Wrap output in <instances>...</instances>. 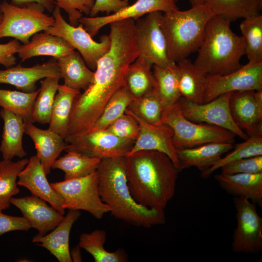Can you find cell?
I'll list each match as a JSON object with an SVG mask.
<instances>
[{
	"label": "cell",
	"mask_w": 262,
	"mask_h": 262,
	"mask_svg": "<svg viewBox=\"0 0 262 262\" xmlns=\"http://www.w3.org/2000/svg\"><path fill=\"white\" fill-rule=\"evenodd\" d=\"M111 46L98 60L89 87L77 97L74 114L81 120L94 124L112 97L125 85L131 64L138 57L135 20L127 18L109 24Z\"/></svg>",
	"instance_id": "6da1fadb"
},
{
	"label": "cell",
	"mask_w": 262,
	"mask_h": 262,
	"mask_svg": "<svg viewBox=\"0 0 262 262\" xmlns=\"http://www.w3.org/2000/svg\"><path fill=\"white\" fill-rule=\"evenodd\" d=\"M128 185L133 199L150 209H164L175 195L180 171L164 153L140 150L124 157Z\"/></svg>",
	"instance_id": "7a4b0ae2"
},
{
	"label": "cell",
	"mask_w": 262,
	"mask_h": 262,
	"mask_svg": "<svg viewBox=\"0 0 262 262\" xmlns=\"http://www.w3.org/2000/svg\"><path fill=\"white\" fill-rule=\"evenodd\" d=\"M97 172L101 199L115 218L144 228L165 223L164 209L145 207L132 197L128 185L124 157L101 160Z\"/></svg>",
	"instance_id": "3957f363"
},
{
	"label": "cell",
	"mask_w": 262,
	"mask_h": 262,
	"mask_svg": "<svg viewBox=\"0 0 262 262\" xmlns=\"http://www.w3.org/2000/svg\"><path fill=\"white\" fill-rule=\"evenodd\" d=\"M230 25L214 16L206 25L193 64L207 76L226 75L243 66L240 60L246 54L245 40L231 30Z\"/></svg>",
	"instance_id": "277c9868"
},
{
	"label": "cell",
	"mask_w": 262,
	"mask_h": 262,
	"mask_svg": "<svg viewBox=\"0 0 262 262\" xmlns=\"http://www.w3.org/2000/svg\"><path fill=\"white\" fill-rule=\"evenodd\" d=\"M214 16L205 3L163 13L160 24L165 36L170 59L177 63L197 51L206 25Z\"/></svg>",
	"instance_id": "5b68a950"
},
{
	"label": "cell",
	"mask_w": 262,
	"mask_h": 262,
	"mask_svg": "<svg viewBox=\"0 0 262 262\" xmlns=\"http://www.w3.org/2000/svg\"><path fill=\"white\" fill-rule=\"evenodd\" d=\"M161 123L166 124L173 131V144L181 149L199 147L212 143L233 144V132L213 125L197 123L186 118L182 113L179 101L163 112Z\"/></svg>",
	"instance_id": "8992f818"
},
{
	"label": "cell",
	"mask_w": 262,
	"mask_h": 262,
	"mask_svg": "<svg viewBox=\"0 0 262 262\" xmlns=\"http://www.w3.org/2000/svg\"><path fill=\"white\" fill-rule=\"evenodd\" d=\"M3 18L0 24V40L13 37L26 44L35 33L45 31L54 23L53 16L36 2L17 6L4 0L0 4Z\"/></svg>",
	"instance_id": "52a82bcc"
},
{
	"label": "cell",
	"mask_w": 262,
	"mask_h": 262,
	"mask_svg": "<svg viewBox=\"0 0 262 262\" xmlns=\"http://www.w3.org/2000/svg\"><path fill=\"white\" fill-rule=\"evenodd\" d=\"M50 184L62 196L65 210H84L98 219L110 212L99 196L97 170L82 177Z\"/></svg>",
	"instance_id": "ba28073f"
},
{
	"label": "cell",
	"mask_w": 262,
	"mask_h": 262,
	"mask_svg": "<svg viewBox=\"0 0 262 262\" xmlns=\"http://www.w3.org/2000/svg\"><path fill=\"white\" fill-rule=\"evenodd\" d=\"M54 23L45 32L60 36L77 49L87 66L95 70L98 60L108 50L111 40L109 35H103L97 42L79 23L74 26L68 23L61 15V9L55 6L52 11Z\"/></svg>",
	"instance_id": "9c48e42d"
},
{
	"label": "cell",
	"mask_w": 262,
	"mask_h": 262,
	"mask_svg": "<svg viewBox=\"0 0 262 262\" xmlns=\"http://www.w3.org/2000/svg\"><path fill=\"white\" fill-rule=\"evenodd\" d=\"M162 15L161 12H153L135 21L138 57L151 66L166 67L176 64L168 56L166 40L160 24Z\"/></svg>",
	"instance_id": "30bf717a"
},
{
	"label": "cell",
	"mask_w": 262,
	"mask_h": 262,
	"mask_svg": "<svg viewBox=\"0 0 262 262\" xmlns=\"http://www.w3.org/2000/svg\"><path fill=\"white\" fill-rule=\"evenodd\" d=\"M237 225L231 243L235 253L257 254L262 249V218L256 204L244 197H234Z\"/></svg>",
	"instance_id": "8fae6325"
},
{
	"label": "cell",
	"mask_w": 262,
	"mask_h": 262,
	"mask_svg": "<svg viewBox=\"0 0 262 262\" xmlns=\"http://www.w3.org/2000/svg\"><path fill=\"white\" fill-rule=\"evenodd\" d=\"M65 140L68 143L66 151H75L100 160L125 157L135 142L133 140L119 137L106 130L91 131L82 136L69 137Z\"/></svg>",
	"instance_id": "7c38bea8"
},
{
	"label": "cell",
	"mask_w": 262,
	"mask_h": 262,
	"mask_svg": "<svg viewBox=\"0 0 262 262\" xmlns=\"http://www.w3.org/2000/svg\"><path fill=\"white\" fill-rule=\"evenodd\" d=\"M231 92L223 94L206 103L197 104L181 97L179 100L182 113L189 120L206 123L226 129L245 140L247 134L233 121L229 101Z\"/></svg>",
	"instance_id": "4fadbf2b"
},
{
	"label": "cell",
	"mask_w": 262,
	"mask_h": 262,
	"mask_svg": "<svg viewBox=\"0 0 262 262\" xmlns=\"http://www.w3.org/2000/svg\"><path fill=\"white\" fill-rule=\"evenodd\" d=\"M262 90V62H248L237 70L224 75L207 76L204 102L228 92Z\"/></svg>",
	"instance_id": "5bb4252c"
},
{
	"label": "cell",
	"mask_w": 262,
	"mask_h": 262,
	"mask_svg": "<svg viewBox=\"0 0 262 262\" xmlns=\"http://www.w3.org/2000/svg\"><path fill=\"white\" fill-rule=\"evenodd\" d=\"M231 117L248 136L262 135V90L231 92L229 101Z\"/></svg>",
	"instance_id": "9a60e30c"
},
{
	"label": "cell",
	"mask_w": 262,
	"mask_h": 262,
	"mask_svg": "<svg viewBox=\"0 0 262 262\" xmlns=\"http://www.w3.org/2000/svg\"><path fill=\"white\" fill-rule=\"evenodd\" d=\"M178 0H137L119 11L102 16L82 17L79 20L93 37L103 26L114 21L127 18L135 21L148 13L160 11L163 13L178 9Z\"/></svg>",
	"instance_id": "2e32d148"
},
{
	"label": "cell",
	"mask_w": 262,
	"mask_h": 262,
	"mask_svg": "<svg viewBox=\"0 0 262 262\" xmlns=\"http://www.w3.org/2000/svg\"><path fill=\"white\" fill-rule=\"evenodd\" d=\"M125 113L133 116L139 126L138 137L128 155L140 150L158 151L167 155L178 168L177 150L172 142L173 135L172 130L168 125L164 123L159 124L148 123L128 109Z\"/></svg>",
	"instance_id": "e0dca14e"
},
{
	"label": "cell",
	"mask_w": 262,
	"mask_h": 262,
	"mask_svg": "<svg viewBox=\"0 0 262 262\" xmlns=\"http://www.w3.org/2000/svg\"><path fill=\"white\" fill-rule=\"evenodd\" d=\"M10 203L17 207L31 228L39 237L52 230L63 219L64 216L43 199L33 195L22 197H12Z\"/></svg>",
	"instance_id": "ac0fdd59"
},
{
	"label": "cell",
	"mask_w": 262,
	"mask_h": 262,
	"mask_svg": "<svg viewBox=\"0 0 262 262\" xmlns=\"http://www.w3.org/2000/svg\"><path fill=\"white\" fill-rule=\"evenodd\" d=\"M42 164L36 155L32 156L24 169L19 173L17 185L27 188L32 195L49 203L51 207L64 215L62 196L51 186L46 177Z\"/></svg>",
	"instance_id": "d6986e66"
},
{
	"label": "cell",
	"mask_w": 262,
	"mask_h": 262,
	"mask_svg": "<svg viewBox=\"0 0 262 262\" xmlns=\"http://www.w3.org/2000/svg\"><path fill=\"white\" fill-rule=\"evenodd\" d=\"M49 76L62 79L57 62L53 58L31 67L18 65L0 69V83L10 84L20 91L32 92L36 90L37 81Z\"/></svg>",
	"instance_id": "ffe728a7"
},
{
	"label": "cell",
	"mask_w": 262,
	"mask_h": 262,
	"mask_svg": "<svg viewBox=\"0 0 262 262\" xmlns=\"http://www.w3.org/2000/svg\"><path fill=\"white\" fill-rule=\"evenodd\" d=\"M25 133L34 143L36 155L42 164L46 175L50 173L51 166L63 150L68 146L63 137L49 129L43 130L35 126L33 122H26Z\"/></svg>",
	"instance_id": "44dd1931"
},
{
	"label": "cell",
	"mask_w": 262,
	"mask_h": 262,
	"mask_svg": "<svg viewBox=\"0 0 262 262\" xmlns=\"http://www.w3.org/2000/svg\"><path fill=\"white\" fill-rule=\"evenodd\" d=\"M80 215L78 210H69L51 232L41 237H33L32 242L47 249L59 262H72L69 246V235L73 224Z\"/></svg>",
	"instance_id": "7402d4cb"
},
{
	"label": "cell",
	"mask_w": 262,
	"mask_h": 262,
	"mask_svg": "<svg viewBox=\"0 0 262 262\" xmlns=\"http://www.w3.org/2000/svg\"><path fill=\"white\" fill-rule=\"evenodd\" d=\"M233 148V144L212 143L199 147L177 149L178 169L191 167L203 172L213 165L221 156Z\"/></svg>",
	"instance_id": "603a6c76"
},
{
	"label": "cell",
	"mask_w": 262,
	"mask_h": 262,
	"mask_svg": "<svg viewBox=\"0 0 262 262\" xmlns=\"http://www.w3.org/2000/svg\"><path fill=\"white\" fill-rule=\"evenodd\" d=\"M220 186L234 197H244L262 207V173L219 174L214 176Z\"/></svg>",
	"instance_id": "cb8c5ba5"
},
{
	"label": "cell",
	"mask_w": 262,
	"mask_h": 262,
	"mask_svg": "<svg viewBox=\"0 0 262 262\" xmlns=\"http://www.w3.org/2000/svg\"><path fill=\"white\" fill-rule=\"evenodd\" d=\"M75 49L64 39L45 32L35 33L26 44L20 45L17 54L21 62L33 57L48 56L55 60Z\"/></svg>",
	"instance_id": "d4e9b609"
},
{
	"label": "cell",
	"mask_w": 262,
	"mask_h": 262,
	"mask_svg": "<svg viewBox=\"0 0 262 262\" xmlns=\"http://www.w3.org/2000/svg\"><path fill=\"white\" fill-rule=\"evenodd\" d=\"M0 116L3 121L0 145L3 159L12 160L15 157L23 158L27 155L22 144L26 123L20 116L2 108Z\"/></svg>",
	"instance_id": "484cf974"
},
{
	"label": "cell",
	"mask_w": 262,
	"mask_h": 262,
	"mask_svg": "<svg viewBox=\"0 0 262 262\" xmlns=\"http://www.w3.org/2000/svg\"><path fill=\"white\" fill-rule=\"evenodd\" d=\"M64 84L80 91L85 90L94 76L78 51L75 50L55 60Z\"/></svg>",
	"instance_id": "4316f807"
},
{
	"label": "cell",
	"mask_w": 262,
	"mask_h": 262,
	"mask_svg": "<svg viewBox=\"0 0 262 262\" xmlns=\"http://www.w3.org/2000/svg\"><path fill=\"white\" fill-rule=\"evenodd\" d=\"M176 64L181 97L197 104L203 103L207 75L197 68L187 58L180 60Z\"/></svg>",
	"instance_id": "83f0119b"
},
{
	"label": "cell",
	"mask_w": 262,
	"mask_h": 262,
	"mask_svg": "<svg viewBox=\"0 0 262 262\" xmlns=\"http://www.w3.org/2000/svg\"><path fill=\"white\" fill-rule=\"evenodd\" d=\"M80 91L65 84H59L52 108L49 129L65 139L66 136L75 100Z\"/></svg>",
	"instance_id": "f1b7e54d"
},
{
	"label": "cell",
	"mask_w": 262,
	"mask_h": 262,
	"mask_svg": "<svg viewBox=\"0 0 262 262\" xmlns=\"http://www.w3.org/2000/svg\"><path fill=\"white\" fill-rule=\"evenodd\" d=\"M214 16L231 22L260 15L262 0H205Z\"/></svg>",
	"instance_id": "f546056e"
},
{
	"label": "cell",
	"mask_w": 262,
	"mask_h": 262,
	"mask_svg": "<svg viewBox=\"0 0 262 262\" xmlns=\"http://www.w3.org/2000/svg\"><path fill=\"white\" fill-rule=\"evenodd\" d=\"M152 72L164 112L178 103L181 97L179 86L178 66L176 63L166 67L154 65Z\"/></svg>",
	"instance_id": "4dcf8cb0"
},
{
	"label": "cell",
	"mask_w": 262,
	"mask_h": 262,
	"mask_svg": "<svg viewBox=\"0 0 262 262\" xmlns=\"http://www.w3.org/2000/svg\"><path fill=\"white\" fill-rule=\"evenodd\" d=\"M66 154L58 158L51 166L64 173V180L78 178L97 170L101 160L84 155L78 152L67 150Z\"/></svg>",
	"instance_id": "1f68e13d"
},
{
	"label": "cell",
	"mask_w": 262,
	"mask_h": 262,
	"mask_svg": "<svg viewBox=\"0 0 262 262\" xmlns=\"http://www.w3.org/2000/svg\"><path fill=\"white\" fill-rule=\"evenodd\" d=\"M28 161L27 158L16 162L4 159L0 161V212L8 209L11 198L19 193L18 176Z\"/></svg>",
	"instance_id": "d6a6232c"
},
{
	"label": "cell",
	"mask_w": 262,
	"mask_h": 262,
	"mask_svg": "<svg viewBox=\"0 0 262 262\" xmlns=\"http://www.w3.org/2000/svg\"><path fill=\"white\" fill-rule=\"evenodd\" d=\"M106 238V231L96 229L90 233H82L79 238V245L93 257L96 262H125L127 255L123 249L114 252L107 251L104 246Z\"/></svg>",
	"instance_id": "836d02e7"
},
{
	"label": "cell",
	"mask_w": 262,
	"mask_h": 262,
	"mask_svg": "<svg viewBox=\"0 0 262 262\" xmlns=\"http://www.w3.org/2000/svg\"><path fill=\"white\" fill-rule=\"evenodd\" d=\"M151 66L138 57L131 64L125 76V86L135 98L142 96L156 88V82Z\"/></svg>",
	"instance_id": "e575fe53"
},
{
	"label": "cell",
	"mask_w": 262,
	"mask_h": 262,
	"mask_svg": "<svg viewBox=\"0 0 262 262\" xmlns=\"http://www.w3.org/2000/svg\"><path fill=\"white\" fill-rule=\"evenodd\" d=\"M60 78L49 76L40 80L39 93L33 106V122L41 124L49 123L55 96L59 86Z\"/></svg>",
	"instance_id": "d590c367"
},
{
	"label": "cell",
	"mask_w": 262,
	"mask_h": 262,
	"mask_svg": "<svg viewBox=\"0 0 262 262\" xmlns=\"http://www.w3.org/2000/svg\"><path fill=\"white\" fill-rule=\"evenodd\" d=\"M39 89L32 92L0 88V106L21 117L24 122H33V108Z\"/></svg>",
	"instance_id": "8d00e7d4"
},
{
	"label": "cell",
	"mask_w": 262,
	"mask_h": 262,
	"mask_svg": "<svg viewBox=\"0 0 262 262\" xmlns=\"http://www.w3.org/2000/svg\"><path fill=\"white\" fill-rule=\"evenodd\" d=\"M240 28L246 46L248 62H262V16L244 18Z\"/></svg>",
	"instance_id": "74e56055"
},
{
	"label": "cell",
	"mask_w": 262,
	"mask_h": 262,
	"mask_svg": "<svg viewBox=\"0 0 262 262\" xmlns=\"http://www.w3.org/2000/svg\"><path fill=\"white\" fill-rule=\"evenodd\" d=\"M134 99L125 85L120 88L108 102L91 131L106 130L125 113Z\"/></svg>",
	"instance_id": "f35d334b"
},
{
	"label": "cell",
	"mask_w": 262,
	"mask_h": 262,
	"mask_svg": "<svg viewBox=\"0 0 262 262\" xmlns=\"http://www.w3.org/2000/svg\"><path fill=\"white\" fill-rule=\"evenodd\" d=\"M127 109L148 123H161L163 109L156 88L140 97L135 98Z\"/></svg>",
	"instance_id": "ab89813d"
},
{
	"label": "cell",
	"mask_w": 262,
	"mask_h": 262,
	"mask_svg": "<svg viewBox=\"0 0 262 262\" xmlns=\"http://www.w3.org/2000/svg\"><path fill=\"white\" fill-rule=\"evenodd\" d=\"M262 155V135H250L245 141L235 145L234 150L205 171L200 173L203 179L208 178L211 174L223 165L243 158Z\"/></svg>",
	"instance_id": "60d3db41"
},
{
	"label": "cell",
	"mask_w": 262,
	"mask_h": 262,
	"mask_svg": "<svg viewBox=\"0 0 262 262\" xmlns=\"http://www.w3.org/2000/svg\"><path fill=\"white\" fill-rule=\"evenodd\" d=\"M56 6L64 10L68 15L69 24L76 26L82 13L89 15L95 0H50Z\"/></svg>",
	"instance_id": "b9f144b4"
},
{
	"label": "cell",
	"mask_w": 262,
	"mask_h": 262,
	"mask_svg": "<svg viewBox=\"0 0 262 262\" xmlns=\"http://www.w3.org/2000/svg\"><path fill=\"white\" fill-rule=\"evenodd\" d=\"M106 130L119 137L135 141L139 133V126L133 116L125 113Z\"/></svg>",
	"instance_id": "7bdbcfd3"
},
{
	"label": "cell",
	"mask_w": 262,
	"mask_h": 262,
	"mask_svg": "<svg viewBox=\"0 0 262 262\" xmlns=\"http://www.w3.org/2000/svg\"><path fill=\"white\" fill-rule=\"evenodd\" d=\"M224 174L262 173V155L241 159L229 163L221 168Z\"/></svg>",
	"instance_id": "ee69618b"
},
{
	"label": "cell",
	"mask_w": 262,
	"mask_h": 262,
	"mask_svg": "<svg viewBox=\"0 0 262 262\" xmlns=\"http://www.w3.org/2000/svg\"><path fill=\"white\" fill-rule=\"evenodd\" d=\"M31 227L23 217L11 216L0 212V236L12 231H28Z\"/></svg>",
	"instance_id": "f6af8a7d"
},
{
	"label": "cell",
	"mask_w": 262,
	"mask_h": 262,
	"mask_svg": "<svg viewBox=\"0 0 262 262\" xmlns=\"http://www.w3.org/2000/svg\"><path fill=\"white\" fill-rule=\"evenodd\" d=\"M128 5V0H95L94 5L89 16L90 17H94L99 12H106L110 15V13H116Z\"/></svg>",
	"instance_id": "bcb514c9"
},
{
	"label": "cell",
	"mask_w": 262,
	"mask_h": 262,
	"mask_svg": "<svg viewBox=\"0 0 262 262\" xmlns=\"http://www.w3.org/2000/svg\"><path fill=\"white\" fill-rule=\"evenodd\" d=\"M20 45L19 41L16 39L0 44V64L6 68L14 66L16 61L15 54L17 53Z\"/></svg>",
	"instance_id": "7dc6e473"
},
{
	"label": "cell",
	"mask_w": 262,
	"mask_h": 262,
	"mask_svg": "<svg viewBox=\"0 0 262 262\" xmlns=\"http://www.w3.org/2000/svg\"><path fill=\"white\" fill-rule=\"evenodd\" d=\"M31 2H36L43 5L46 10L52 12L54 7V4L50 0H11V3L17 6H21Z\"/></svg>",
	"instance_id": "c3c4849f"
},
{
	"label": "cell",
	"mask_w": 262,
	"mask_h": 262,
	"mask_svg": "<svg viewBox=\"0 0 262 262\" xmlns=\"http://www.w3.org/2000/svg\"><path fill=\"white\" fill-rule=\"evenodd\" d=\"M81 247L78 244L70 251V255L73 262H82V257L81 252Z\"/></svg>",
	"instance_id": "681fc988"
},
{
	"label": "cell",
	"mask_w": 262,
	"mask_h": 262,
	"mask_svg": "<svg viewBox=\"0 0 262 262\" xmlns=\"http://www.w3.org/2000/svg\"><path fill=\"white\" fill-rule=\"evenodd\" d=\"M192 6L201 5L204 3L205 0H189Z\"/></svg>",
	"instance_id": "f907efd6"
},
{
	"label": "cell",
	"mask_w": 262,
	"mask_h": 262,
	"mask_svg": "<svg viewBox=\"0 0 262 262\" xmlns=\"http://www.w3.org/2000/svg\"><path fill=\"white\" fill-rule=\"evenodd\" d=\"M2 18H3L2 13V12L1 11V10L0 9V24L1 23V22L2 21Z\"/></svg>",
	"instance_id": "816d5d0a"
}]
</instances>
